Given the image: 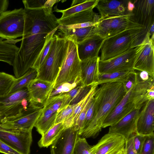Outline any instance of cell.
Returning <instances> with one entry per match:
<instances>
[{"label": "cell", "instance_id": "1", "mask_svg": "<svg viewBox=\"0 0 154 154\" xmlns=\"http://www.w3.org/2000/svg\"><path fill=\"white\" fill-rule=\"evenodd\" d=\"M24 10L23 35L12 66L16 79L22 76L32 67L48 35L59 26L52 7L24 8Z\"/></svg>", "mask_w": 154, "mask_h": 154}, {"label": "cell", "instance_id": "2", "mask_svg": "<svg viewBox=\"0 0 154 154\" xmlns=\"http://www.w3.org/2000/svg\"><path fill=\"white\" fill-rule=\"evenodd\" d=\"M126 93L122 83H104L98 87L94 96L95 105L93 118L80 135L85 138L96 137L101 131L105 119Z\"/></svg>", "mask_w": 154, "mask_h": 154}, {"label": "cell", "instance_id": "3", "mask_svg": "<svg viewBox=\"0 0 154 154\" xmlns=\"http://www.w3.org/2000/svg\"><path fill=\"white\" fill-rule=\"evenodd\" d=\"M146 32L145 28L129 29L106 38L100 60L112 58L135 48L142 42Z\"/></svg>", "mask_w": 154, "mask_h": 154}, {"label": "cell", "instance_id": "4", "mask_svg": "<svg viewBox=\"0 0 154 154\" xmlns=\"http://www.w3.org/2000/svg\"><path fill=\"white\" fill-rule=\"evenodd\" d=\"M68 39L54 35L48 52L37 71L35 79L54 84L66 54Z\"/></svg>", "mask_w": 154, "mask_h": 154}, {"label": "cell", "instance_id": "5", "mask_svg": "<svg viewBox=\"0 0 154 154\" xmlns=\"http://www.w3.org/2000/svg\"><path fill=\"white\" fill-rule=\"evenodd\" d=\"M81 63L76 42L68 39L67 52L58 75L53 84V89L63 83H72L81 80Z\"/></svg>", "mask_w": 154, "mask_h": 154}, {"label": "cell", "instance_id": "6", "mask_svg": "<svg viewBox=\"0 0 154 154\" xmlns=\"http://www.w3.org/2000/svg\"><path fill=\"white\" fill-rule=\"evenodd\" d=\"M29 95L27 88L0 97L1 124L16 118L29 107Z\"/></svg>", "mask_w": 154, "mask_h": 154}, {"label": "cell", "instance_id": "7", "mask_svg": "<svg viewBox=\"0 0 154 154\" xmlns=\"http://www.w3.org/2000/svg\"><path fill=\"white\" fill-rule=\"evenodd\" d=\"M145 40L135 48L112 58L102 60L100 59L99 69L100 74L117 72H128L134 70L135 63L142 50Z\"/></svg>", "mask_w": 154, "mask_h": 154}, {"label": "cell", "instance_id": "8", "mask_svg": "<svg viewBox=\"0 0 154 154\" xmlns=\"http://www.w3.org/2000/svg\"><path fill=\"white\" fill-rule=\"evenodd\" d=\"M132 16L131 14L109 17L99 20L94 26L95 34L106 39L127 30L146 28L133 21Z\"/></svg>", "mask_w": 154, "mask_h": 154}, {"label": "cell", "instance_id": "9", "mask_svg": "<svg viewBox=\"0 0 154 154\" xmlns=\"http://www.w3.org/2000/svg\"><path fill=\"white\" fill-rule=\"evenodd\" d=\"M25 13L20 8L6 11L0 16V37L6 40H14L23 36Z\"/></svg>", "mask_w": 154, "mask_h": 154}, {"label": "cell", "instance_id": "10", "mask_svg": "<svg viewBox=\"0 0 154 154\" xmlns=\"http://www.w3.org/2000/svg\"><path fill=\"white\" fill-rule=\"evenodd\" d=\"M32 131L0 127V140L20 154H29L32 142Z\"/></svg>", "mask_w": 154, "mask_h": 154}, {"label": "cell", "instance_id": "11", "mask_svg": "<svg viewBox=\"0 0 154 154\" xmlns=\"http://www.w3.org/2000/svg\"><path fill=\"white\" fill-rule=\"evenodd\" d=\"M27 88L29 95V107L35 109L43 107L53 89V84L35 79Z\"/></svg>", "mask_w": 154, "mask_h": 154}, {"label": "cell", "instance_id": "12", "mask_svg": "<svg viewBox=\"0 0 154 154\" xmlns=\"http://www.w3.org/2000/svg\"><path fill=\"white\" fill-rule=\"evenodd\" d=\"M100 17L93 9H90L63 19H57V22L59 26L63 28H79L94 26Z\"/></svg>", "mask_w": 154, "mask_h": 154}, {"label": "cell", "instance_id": "13", "mask_svg": "<svg viewBox=\"0 0 154 154\" xmlns=\"http://www.w3.org/2000/svg\"><path fill=\"white\" fill-rule=\"evenodd\" d=\"M42 108L34 109L28 107L19 116L1 124L0 127L6 129L32 131Z\"/></svg>", "mask_w": 154, "mask_h": 154}, {"label": "cell", "instance_id": "14", "mask_svg": "<svg viewBox=\"0 0 154 154\" xmlns=\"http://www.w3.org/2000/svg\"><path fill=\"white\" fill-rule=\"evenodd\" d=\"M79 131L72 127L64 129L51 146V154H74Z\"/></svg>", "mask_w": 154, "mask_h": 154}, {"label": "cell", "instance_id": "15", "mask_svg": "<svg viewBox=\"0 0 154 154\" xmlns=\"http://www.w3.org/2000/svg\"><path fill=\"white\" fill-rule=\"evenodd\" d=\"M126 140L121 135L108 133L90 150L92 154H113L124 148Z\"/></svg>", "mask_w": 154, "mask_h": 154}, {"label": "cell", "instance_id": "16", "mask_svg": "<svg viewBox=\"0 0 154 154\" xmlns=\"http://www.w3.org/2000/svg\"><path fill=\"white\" fill-rule=\"evenodd\" d=\"M154 99L146 101L141 109L136 124V132L147 136L154 133Z\"/></svg>", "mask_w": 154, "mask_h": 154}, {"label": "cell", "instance_id": "17", "mask_svg": "<svg viewBox=\"0 0 154 154\" xmlns=\"http://www.w3.org/2000/svg\"><path fill=\"white\" fill-rule=\"evenodd\" d=\"M144 39V46L135 63L134 69L146 71L154 77V42L146 34Z\"/></svg>", "mask_w": 154, "mask_h": 154}, {"label": "cell", "instance_id": "18", "mask_svg": "<svg viewBox=\"0 0 154 154\" xmlns=\"http://www.w3.org/2000/svg\"><path fill=\"white\" fill-rule=\"evenodd\" d=\"M135 8L131 13L132 19L146 27V31L154 21V0L134 1Z\"/></svg>", "mask_w": 154, "mask_h": 154}, {"label": "cell", "instance_id": "19", "mask_svg": "<svg viewBox=\"0 0 154 154\" xmlns=\"http://www.w3.org/2000/svg\"><path fill=\"white\" fill-rule=\"evenodd\" d=\"M141 109H134L117 123L110 126L108 133L122 135L127 140L131 134L136 132L137 122Z\"/></svg>", "mask_w": 154, "mask_h": 154}, {"label": "cell", "instance_id": "20", "mask_svg": "<svg viewBox=\"0 0 154 154\" xmlns=\"http://www.w3.org/2000/svg\"><path fill=\"white\" fill-rule=\"evenodd\" d=\"M135 82L131 89L129 100L135 109L141 108L147 101L146 94L147 89L154 86V77H151L147 80H143L135 72Z\"/></svg>", "mask_w": 154, "mask_h": 154}, {"label": "cell", "instance_id": "21", "mask_svg": "<svg viewBox=\"0 0 154 154\" xmlns=\"http://www.w3.org/2000/svg\"><path fill=\"white\" fill-rule=\"evenodd\" d=\"M105 39L94 35L76 43L78 56L81 61L98 57Z\"/></svg>", "mask_w": 154, "mask_h": 154}, {"label": "cell", "instance_id": "22", "mask_svg": "<svg viewBox=\"0 0 154 154\" xmlns=\"http://www.w3.org/2000/svg\"><path fill=\"white\" fill-rule=\"evenodd\" d=\"M132 87L126 93L122 100L105 119L102 124V128L116 124L133 110L136 109L129 100Z\"/></svg>", "mask_w": 154, "mask_h": 154}, {"label": "cell", "instance_id": "23", "mask_svg": "<svg viewBox=\"0 0 154 154\" xmlns=\"http://www.w3.org/2000/svg\"><path fill=\"white\" fill-rule=\"evenodd\" d=\"M100 57L87 59L81 61V85L88 87L97 83L100 72L99 62Z\"/></svg>", "mask_w": 154, "mask_h": 154}, {"label": "cell", "instance_id": "24", "mask_svg": "<svg viewBox=\"0 0 154 154\" xmlns=\"http://www.w3.org/2000/svg\"><path fill=\"white\" fill-rule=\"evenodd\" d=\"M128 2V1L99 0L95 7L100 14L99 20L109 17L131 14L127 9Z\"/></svg>", "mask_w": 154, "mask_h": 154}, {"label": "cell", "instance_id": "25", "mask_svg": "<svg viewBox=\"0 0 154 154\" xmlns=\"http://www.w3.org/2000/svg\"><path fill=\"white\" fill-rule=\"evenodd\" d=\"M94 26L69 29L63 28L59 26L57 35L61 38L71 40L78 43L95 35Z\"/></svg>", "mask_w": 154, "mask_h": 154}, {"label": "cell", "instance_id": "26", "mask_svg": "<svg viewBox=\"0 0 154 154\" xmlns=\"http://www.w3.org/2000/svg\"><path fill=\"white\" fill-rule=\"evenodd\" d=\"M58 112L44 104L42 112L35 125L37 131L42 135L55 125Z\"/></svg>", "mask_w": 154, "mask_h": 154}, {"label": "cell", "instance_id": "27", "mask_svg": "<svg viewBox=\"0 0 154 154\" xmlns=\"http://www.w3.org/2000/svg\"><path fill=\"white\" fill-rule=\"evenodd\" d=\"M99 0H74L70 7L65 10H60L56 6L54 11L62 13L60 19L67 17L74 14L95 7Z\"/></svg>", "mask_w": 154, "mask_h": 154}, {"label": "cell", "instance_id": "28", "mask_svg": "<svg viewBox=\"0 0 154 154\" xmlns=\"http://www.w3.org/2000/svg\"><path fill=\"white\" fill-rule=\"evenodd\" d=\"M0 38V61L13 66L16 54L19 48L15 45L16 40H4Z\"/></svg>", "mask_w": 154, "mask_h": 154}, {"label": "cell", "instance_id": "29", "mask_svg": "<svg viewBox=\"0 0 154 154\" xmlns=\"http://www.w3.org/2000/svg\"><path fill=\"white\" fill-rule=\"evenodd\" d=\"M98 85L97 83L91 85L90 89L88 94L77 103L71 116L63 122L65 129L70 127L72 126L88 101L91 98L94 96Z\"/></svg>", "mask_w": 154, "mask_h": 154}, {"label": "cell", "instance_id": "30", "mask_svg": "<svg viewBox=\"0 0 154 154\" xmlns=\"http://www.w3.org/2000/svg\"><path fill=\"white\" fill-rule=\"evenodd\" d=\"M63 122L54 125L46 133L42 135L38 144L40 147H48L51 145L64 129Z\"/></svg>", "mask_w": 154, "mask_h": 154}, {"label": "cell", "instance_id": "31", "mask_svg": "<svg viewBox=\"0 0 154 154\" xmlns=\"http://www.w3.org/2000/svg\"><path fill=\"white\" fill-rule=\"evenodd\" d=\"M135 71V70L110 73L100 74L97 84L98 85L108 83L119 82L124 83Z\"/></svg>", "mask_w": 154, "mask_h": 154}, {"label": "cell", "instance_id": "32", "mask_svg": "<svg viewBox=\"0 0 154 154\" xmlns=\"http://www.w3.org/2000/svg\"><path fill=\"white\" fill-rule=\"evenodd\" d=\"M37 74V70L32 67L22 76L17 79L15 78L8 94L27 88L30 83L36 78Z\"/></svg>", "mask_w": 154, "mask_h": 154}, {"label": "cell", "instance_id": "33", "mask_svg": "<svg viewBox=\"0 0 154 154\" xmlns=\"http://www.w3.org/2000/svg\"><path fill=\"white\" fill-rule=\"evenodd\" d=\"M57 29L54 30L48 35L44 46L32 67L37 71L41 66L48 53L52 42L53 36Z\"/></svg>", "mask_w": 154, "mask_h": 154}, {"label": "cell", "instance_id": "34", "mask_svg": "<svg viewBox=\"0 0 154 154\" xmlns=\"http://www.w3.org/2000/svg\"><path fill=\"white\" fill-rule=\"evenodd\" d=\"M91 87V86L84 87L80 84L67 92L70 100L69 105L77 104L80 102L88 93Z\"/></svg>", "mask_w": 154, "mask_h": 154}, {"label": "cell", "instance_id": "35", "mask_svg": "<svg viewBox=\"0 0 154 154\" xmlns=\"http://www.w3.org/2000/svg\"><path fill=\"white\" fill-rule=\"evenodd\" d=\"M15 79L11 75L0 72V97L8 95Z\"/></svg>", "mask_w": 154, "mask_h": 154}, {"label": "cell", "instance_id": "36", "mask_svg": "<svg viewBox=\"0 0 154 154\" xmlns=\"http://www.w3.org/2000/svg\"><path fill=\"white\" fill-rule=\"evenodd\" d=\"M92 146L90 145L86 138L79 137L75 143L74 153L75 154H92L90 150Z\"/></svg>", "mask_w": 154, "mask_h": 154}, {"label": "cell", "instance_id": "37", "mask_svg": "<svg viewBox=\"0 0 154 154\" xmlns=\"http://www.w3.org/2000/svg\"><path fill=\"white\" fill-rule=\"evenodd\" d=\"M81 80L72 83H63L55 89H53L49 97H52L59 94L68 92L81 84Z\"/></svg>", "mask_w": 154, "mask_h": 154}, {"label": "cell", "instance_id": "38", "mask_svg": "<svg viewBox=\"0 0 154 154\" xmlns=\"http://www.w3.org/2000/svg\"><path fill=\"white\" fill-rule=\"evenodd\" d=\"M77 103L69 105L59 112L56 117L55 125L63 122L72 115Z\"/></svg>", "mask_w": 154, "mask_h": 154}, {"label": "cell", "instance_id": "39", "mask_svg": "<svg viewBox=\"0 0 154 154\" xmlns=\"http://www.w3.org/2000/svg\"><path fill=\"white\" fill-rule=\"evenodd\" d=\"M140 154H154V134L146 136Z\"/></svg>", "mask_w": 154, "mask_h": 154}, {"label": "cell", "instance_id": "40", "mask_svg": "<svg viewBox=\"0 0 154 154\" xmlns=\"http://www.w3.org/2000/svg\"><path fill=\"white\" fill-rule=\"evenodd\" d=\"M95 105V100L94 97L87 110L84 121L83 127L82 130L79 134V135H80L82 131L88 126L92 120L94 113Z\"/></svg>", "mask_w": 154, "mask_h": 154}, {"label": "cell", "instance_id": "41", "mask_svg": "<svg viewBox=\"0 0 154 154\" xmlns=\"http://www.w3.org/2000/svg\"><path fill=\"white\" fill-rule=\"evenodd\" d=\"M146 136L139 135L136 132L134 133V146L137 154H140Z\"/></svg>", "mask_w": 154, "mask_h": 154}, {"label": "cell", "instance_id": "42", "mask_svg": "<svg viewBox=\"0 0 154 154\" xmlns=\"http://www.w3.org/2000/svg\"><path fill=\"white\" fill-rule=\"evenodd\" d=\"M46 0H26L23 1L25 8L36 9L45 7Z\"/></svg>", "mask_w": 154, "mask_h": 154}, {"label": "cell", "instance_id": "43", "mask_svg": "<svg viewBox=\"0 0 154 154\" xmlns=\"http://www.w3.org/2000/svg\"><path fill=\"white\" fill-rule=\"evenodd\" d=\"M134 133L131 134L126 140L124 147L125 154H137L134 146L133 137Z\"/></svg>", "mask_w": 154, "mask_h": 154}, {"label": "cell", "instance_id": "44", "mask_svg": "<svg viewBox=\"0 0 154 154\" xmlns=\"http://www.w3.org/2000/svg\"><path fill=\"white\" fill-rule=\"evenodd\" d=\"M0 152L5 154H20L0 140Z\"/></svg>", "mask_w": 154, "mask_h": 154}, {"label": "cell", "instance_id": "45", "mask_svg": "<svg viewBox=\"0 0 154 154\" xmlns=\"http://www.w3.org/2000/svg\"><path fill=\"white\" fill-rule=\"evenodd\" d=\"M136 71L130 76L128 80L123 83L125 90L128 92L133 87L135 82V74Z\"/></svg>", "mask_w": 154, "mask_h": 154}, {"label": "cell", "instance_id": "46", "mask_svg": "<svg viewBox=\"0 0 154 154\" xmlns=\"http://www.w3.org/2000/svg\"><path fill=\"white\" fill-rule=\"evenodd\" d=\"M9 4V1L7 0H0V13L2 14L6 12Z\"/></svg>", "mask_w": 154, "mask_h": 154}, {"label": "cell", "instance_id": "47", "mask_svg": "<svg viewBox=\"0 0 154 154\" xmlns=\"http://www.w3.org/2000/svg\"><path fill=\"white\" fill-rule=\"evenodd\" d=\"M146 97L147 101L154 99V86L147 89Z\"/></svg>", "mask_w": 154, "mask_h": 154}, {"label": "cell", "instance_id": "48", "mask_svg": "<svg viewBox=\"0 0 154 154\" xmlns=\"http://www.w3.org/2000/svg\"><path fill=\"white\" fill-rule=\"evenodd\" d=\"M137 72L140 78L143 80H148L151 77H152L150 75H149L146 71H139Z\"/></svg>", "mask_w": 154, "mask_h": 154}, {"label": "cell", "instance_id": "49", "mask_svg": "<svg viewBox=\"0 0 154 154\" xmlns=\"http://www.w3.org/2000/svg\"><path fill=\"white\" fill-rule=\"evenodd\" d=\"M134 8L135 5L134 2L131 0L128 1L127 5V9L128 11L131 14Z\"/></svg>", "mask_w": 154, "mask_h": 154}, {"label": "cell", "instance_id": "50", "mask_svg": "<svg viewBox=\"0 0 154 154\" xmlns=\"http://www.w3.org/2000/svg\"><path fill=\"white\" fill-rule=\"evenodd\" d=\"M113 154H125L124 148Z\"/></svg>", "mask_w": 154, "mask_h": 154}, {"label": "cell", "instance_id": "51", "mask_svg": "<svg viewBox=\"0 0 154 154\" xmlns=\"http://www.w3.org/2000/svg\"><path fill=\"white\" fill-rule=\"evenodd\" d=\"M1 118L0 117V124H1Z\"/></svg>", "mask_w": 154, "mask_h": 154}, {"label": "cell", "instance_id": "52", "mask_svg": "<svg viewBox=\"0 0 154 154\" xmlns=\"http://www.w3.org/2000/svg\"><path fill=\"white\" fill-rule=\"evenodd\" d=\"M1 14L0 13V16H1Z\"/></svg>", "mask_w": 154, "mask_h": 154}, {"label": "cell", "instance_id": "53", "mask_svg": "<svg viewBox=\"0 0 154 154\" xmlns=\"http://www.w3.org/2000/svg\"><path fill=\"white\" fill-rule=\"evenodd\" d=\"M0 126H1V124H0Z\"/></svg>", "mask_w": 154, "mask_h": 154}]
</instances>
